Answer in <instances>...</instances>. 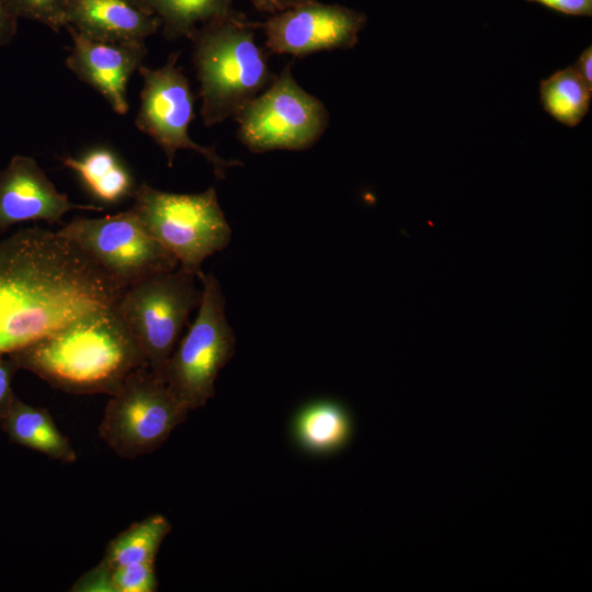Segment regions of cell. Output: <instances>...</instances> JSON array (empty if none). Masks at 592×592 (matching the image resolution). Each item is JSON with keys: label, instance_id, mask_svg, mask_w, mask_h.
<instances>
[{"label": "cell", "instance_id": "obj_1", "mask_svg": "<svg viewBox=\"0 0 592 592\" xmlns=\"http://www.w3.org/2000/svg\"><path fill=\"white\" fill-rule=\"evenodd\" d=\"M124 291L58 231L20 229L0 241V354L115 307Z\"/></svg>", "mask_w": 592, "mask_h": 592}, {"label": "cell", "instance_id": "obj_2", "mask_svg": "<svg viewBox=\"0 0 592 592\" xmlns=\"http://www.w3.org/2000/svg\"><path fill=\"white\" fill-rule=\"evenodd\" d=\"M9 355L19 368L75 395L111 396L133 371L148 366L116 307L79 319Z\"/></svg>", "mask_w": 592, "mask_h": 592}, {"label": "cell", "instance_id": "obj_3", "mask_svg": "<svg viewBox=\"0 0 592 592\" xmlns=\"http://www.w3.org/2000/svg\"><path fill=\"white\" fill-rule=\"evenodd\" d=\"M257 29L258 22L232 10L202 25L191 36L201 115L206 127L234 118L275 79L265 52L255 42Z\"/></svg>", "mask_w": 592, "mask_h": 592}, {"label": "cell", "instance_id": "obj_4", "mask_svg": "<svg viewBox=\"0 0 592 592\" xmlns=\"http://www.w3.org/2000/svg\"><path fill=\"white\" fill-rule=\"evenodd\" d=\"M129 208L145 230L166 248L179 266L196 276L203 262L228 247L231 228L216 190L171 193L140 183Z\"/></svg>", "mask_w": 592, "mask_h": 592}, {"label": "cell", "instance_id": "obj_5", "mask_svg": "<svg viewBox=\"0 0 592 592\" xmlns=\"http://www.w3.org/2000/svg\"><path fill=\"white\" fill-rule=\"evenodd\" d=\"M197 278L202 284L197 315L178 342L163 374L170 391L189 411L214 397L216 378L236 348L219 281L203 271Z\"/></svg>", "mask_w": 592, "mask_h": 592}, {"label": "cell", "instance_id": "obj_6", "mask_svg": "<svg viewBox=\"0 0 592 592\" xmlns=\"http://www.w3.org/2000/svg\"><path fill=\"white\" fill-rule=\"evenodd\" d=\"M196 277L178 266L128 286L116 303V310L143 350L148 367L162 379L189 318L200 305L202 287L196 286Z\"/></svg>", "mask_w": 592, "mask_h": 592}, {"label": "cell", "instance_id": "obj_7", "mask_svg": "<svg viewBox=\"0 0 592 592\" xmlns=\"http://www.w3.org/2000/svg\"><path fill=\"white\" fill-rule=\"evenodd\" d=\"M237 137L251 152L305 150L329 124L325 104L304 90L286 65L273 82L234 117Z\"/></svg>", "mask_w": 592, "mask_h": 592}, {"label": "cell", "instance_id": "obj_8", "mask_svg": "<svg viewBox=\"0 0 592 592\" xmlns=\"http://www.w3.org/2000/svg\"><path fill=\"white\" fill-rule=\"evenodd\" d=\"M189 412L166 382L144 366L111 395L99 433L118 456L136 458L159 448Z\"/></svg>", "mask_w": 592, "mask_h": 592}, {"label": "cell", "instance_id": "obj_9", "mask_svg": "<svg viewBox=\"0 0 592 592\" xmlns=\"http://www.w3.org/2000/svg\"><path fill=\"white\" fill-rule=\"evenodd\" d=\"M178 58L179 53H173L159 68L139 67L143 88L135 124L161 148L168 167L173 166L179 150L190 149L212 166L217 179L224 180L228 169L242 162L224 159L214 146H201L190 137L189 126L195 117L194 96Z\"/></svg>", "mask_w": 592, "mask_h": 592}, {"label": "cell", "instance_id": "obj_10", "mask_svg": "<svg viewBox=\"0 0 592 592\" xmlns=\"http://www.w3.org/2000/svg\"><path fill=\"white\" fill-rule=\"evenodd\" d=\"M123 287L175 270L177 259L128 209L100 218L76 217L59 230Z\"/></svg>", "mask_w": 592, "mask_h": 592}, {"label": "cell", "instance_id": "obj_11", "mask_svg": "<svg viewBox=\"0 0 592 592\" xmlns=\"http://www.w3.org/2000/svg\"><path fill=\"white\" fill-rule=\"evenodd\" d=\"M366 23L361 11L315 0L272 14L259 27L264 30L270 53L301 58L354 47Z\"/></svg>", "mask_w": 592, "mask_h": 592}, {"label": "cell", "instance_id": "obj_12", "mask_svg": "<svg viewBox=\"0 0 592 592\" xmlns=\"http://www.w3.org/2000/svg\"><path fill=\"white\" fill-rule=\"evenodd\" d=\"M75 209L103 210L70 202L32 157L16 155L0 170V235L20 223L62 224L64 215Z\"/></svg>", "mask_w": 592, "mask_h": 592}, {"label": "cell", "instance_id": "obj_13", "mask_svg": "<svg viewBox=\"0 0 592 592\" xmlns=\"http://www.w3.org/2000/svg\"><path fill=\"white\" fill-rule=\"evenodd\" d=\"M72 48L67 67L83 82L96 90L121 115L128 112L127 86L133 73L143 66L147 54L145 42L111 43L92 39L67 26Z\"/></svg>", "mask_w": 592, "mask_h": 592}, {"label": "cell", "instance_id": "obj_14", "mask_svg": "<svg viewBox=\"0 0 592 592\" xmlns=\"http://www.w3.org/2000/svg\"><path fill=\"white\" fill-rule=\"evenodd\" d=\"M67 26L96 41L139 43L161 23L127 0H67Z\"/></svg>", "mask_w": 592, "mask_h": 592}, {"label": "cell", "instance_id": "obj_15", "mask_svg": "<svg viewBox=\"0 0 592 592\" xmlns=\"http://www.w3.org/2000/svg\"><path fill=\"white\" fill-rule=\"evenodd\" d=\"M354 421L350 410L333 399H318L295 413L291 434L304 453L327 456L342 451L352 440Z\"/></svg>", "mask_w": 592, "mask_h": 592}, {"label": "cell", "instance_id": "obj_16", "mask_svg": "<svg viewBox=\"0 0 592 592\" xmlns=\"http://www.w3.org/2000/svg\"><path fill=\"white\" fill-rule=\"evenodd\" d=\"M0 425L12 443L62 463H73L77 459L69 440L59 431L45 408L31 406L15 397Z\"/></svg>", "mask_w": 592, "mask_h": 592}, {"label": "cell", "instance_id": "obj_17", "mask_svg": "<svg viewBox=\"0 0 592 592\" xmlns=\"http://www.w3.org/2000/svg\"><path fill=\"white\" fill-rule=\"evenodd\" d=\"M59 159L78 174L95 198L104 203H118L134 193L130 173L110 149L96 148L81 158L67 156Z\"/></svg>", "mask_w": 592, "mask_h": 592}, {"label": "cell", "instance_id": "obj_18", "mask_svg": "<svg viewBox=\"0 0 592 592\" xmlns=\"http://www.w3.org/2000/svg\"><path fill=\"white\" fill-rule=\"evenodd\" d=\"M539 100L553 118L567 127H576L589 113L592 89L569 66L540 81Z\"/></svg>", "mask_w": 592, "mask_h": 592}, {"label": "cell", "instance_id": "obj_19", "mask_svg": "<svg viewBox=\"0 0 592 592\" xmlns=\"http://www.w3.org/2000/svg\"><path fill=\"white\" fill-rule=\"evenodd\" d=\"M168 39L191 38L202 25L232 11L234 0H141Z\"/></svg>", "mask_w": 592, "mask_h": 592}, {"label": "cell", "instance_id": "obj_20", "mask_svg": "<svg viewBox=\"0 0 592 592\" xmlns=\"http://www.w3.org/2000/svg\"><path fill=\"white\" fill-rule=\"evenodd\" d=\"M170 531L171 524L164 515L151 514L115 536L103 558L113 569L134 562L155 561Z\"/></svg>", "mask_w": 592, "mask_h": 592}, {"label": "cell", "instance_id": "obj_21", "mask_svg": "<svg viewBox=\"0 0 592 592\" xmlns=\"http://www.w3.org/2000/svg\"><path fill=\"white\" fill-rule=\"evenodd\" d=\"M19 19L32 20L59 32L67 25V0H7Z\"/></svg>", "mask_w": 592, "mask_h": 592}, {"label": "cell", "instance_id": "obj_22", "mask_svg": "<svg viewBox=\"0 0 592 592\" xmlns=\"http://www.w3.org/2000/svg\"><path fill=\"white\" fill-rule=\"evenodd\" d=\"M114 592H153L157 590L155 561L119 566L112 571Z\"/></svg>", "mask_w": 592, "mask_h": 592}, {"label": "cell", "instance_id": "obj_23", "mask_svg": "<svg viewBox=\"0 0 592 592\" xmlns=\"http://www.w3.org/2000/svg\"><path fill=\"white\" fill-rule=\"evenodd\" d=\"M113 568L107 561L102 560L91 570L86 572L73 585L71 591L79 592H114L112 584Z\"/></svg>", "mask_w": 592, "mask_h": 592}, {"label": "cell", "instance_id": "obj_24", "mask_svg": "<svg viewBox=\"0 0 592 592\" xmlns=\"http://www.w3.org/2000/svg\"><path fill=\"white\" fill-rule=\"evenodd\" d=\"M19 369L9 354H0V421L5 417L16 397L12 389V380Z\"/></svg>", "mask_w": 592, "mask_h": 592}, {"label": "cell", "instance_id": "obj_25", "mask_svg": "<svg viewBox=\"0 0 592 592\" xmlns=\"http://www.w3.org/2000/svg\"><path fill=\"white\" fill-rule=\"evenodd\" d=\"M567 15L591 16L592 0H525Z\"/></svg>", "mask_w": 592, "mask_h": 592}, {"label": "cell", "instance_id": "obj_26", "mask_svg": "<svg viewBox=\"0 0 592 592\" xmlns=\"http://www.w3.org/2000/svg\"><path fill=\"white\" fill-rule=\"evenodd\" d=\"M19 18L10 8L7 0H0V47L8 45L18 31Z\"/></svg>", "mask_w": 592, "mask_h": 592}, {"label": "cell", "instance_id": "obj_27", "mask_svg": "<svg viewBox=\"0 0 592 592\" xmlns=\"http://www.w3.org/2000/svg\"><path fill=\"white\" fill-rule=\"evenodd\" d=\"M310 1L315 0H250L258 11L271 15Z\"/></svg>", "mask_w": 592, "mask_h": 592}, {"label": "cell", "instance_id": "obj_28", "mask_svg": "<svg viewBox=\"0 0 592 592\" xmlns=\"http://www.w3.org/2000/svg\"><path fill=\"white\" fill-rule=\"evenodd\" d=\"M592 47L588 46L572 65L577 73L592 89Z\"/></svg>", "mask_w": 592, "mask_h": 592}, {"label": "cell", "instance_id": "obj_29", "mask_svg": "<svg viewBox=\"0 0 592 592\" xmlns=\"http://www.w3.org/2000/svg\"><path fill=\"white\" fill-rule=\"evenodd\" d=\"M128 2L133 3L134 5H136L137 8L141 9L143 11L149 13L147 11V9L145 8L144 3L141 0H127ZM151 14V13H150Z\"/></svg>", "mask_w": 592, "mask_h": 592}]
</instances>
